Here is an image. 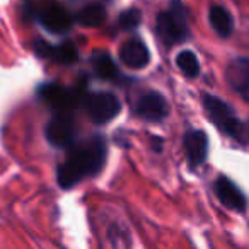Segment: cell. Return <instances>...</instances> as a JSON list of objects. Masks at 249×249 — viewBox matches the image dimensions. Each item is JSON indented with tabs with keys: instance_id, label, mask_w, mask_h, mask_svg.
Returning a JSON list of instances; mask_svg holds the SVG:
<instances>
[{
	"instance_id": "obj_1",
	"label": "cell",
	"mask_w": 249,
	"mask_h": 249,
	"mask_svg": "<svg viewBox=\"0 0 249 249\" xmlns=\"http://www.w3.org/2000/svg\"><path fill=\"white\" fill-rule=\"evenodd\" d=\"M106 140L101 135L77 142L69 149L67 159L56 167V181L63 190H70L84 178H92L101 173L106 164Z\"/></svg>"
},
{
	"instance_id": "obj_2",
	"label": "cell",
	"mask_w": 249,
	"mask_h": 249,
	"mask_svg": "<svg viewBox=\"0 0 249 249\" xmlns=\"http://www.w3.org/2000/svg\"><path fill=\"white\" fill-rule=\"evenodd\" d=\"M201 103H203V109L207 113L208 120L222 133H225L231 139L239 140L242 143L249 142V126L235 116V113L227 103L218 99L217 96H212V94H203L201 96Z\"/></svg>"
},
{
	"instance_id": "obj_3",
	"label": "cell",
	"mask_w": 249,
	"mask_h": 249,
	"mask_svg": "<svg viewBox=\"0 0 249 249\" xmlns=\"http://www.w3.org/2000/svg\"><path fill=\"white\" fill-rule=\"evenodd\" d=\"M156 33L166 46H174L190 38L188 11L181 2H173L169 9L156 18Z\"/></svg>"
},
{
	"instance_id": "obj_4",
	"label": "cell",
	"mask_w": 249,
	"mask_h": 249,
	"mask_svg": "<svg viewBox=\"0 0 249 249\" xmlns=\"http://www.w3.org/2000/svg\"><path fill=\"white\" fill-rule=\"evenodd\" d=\"M84 109L96 124L114 120L121 111V103L113 92H94L84 97Z\"/></svg>"
},
{
	"instance_id": "obj_5",
	"label": "cell",
	"mask_w": 249,
	"mask_h": 249,
	"mask_svg": "<svg viewBox=\"0 0 249 249\" xmlns=\"http://www.w3.org/2000/svg\"><path fill=\"white\" fill-rule=\"evenodd\" d=\"M48 142L60 149H70L77 143V128L72 114H55L45 128Z\"/></svg>"
},
{
	"instance_id": "obj_6",
	"label": "cell",
	"mask_w": 249,
	"mask_h": 249,
	"mask_svg": "<svg viewBox=\"0 0 249 249\" xmlns=\"http://www.w3.org/2000/svg\"><path fill=\"white\" fill-rule=\"evenodd\" d=\"M35 16L43 28H46L52 33H56V35L67 33L73 24L72 14L67 11L65 5L58 4V2L41 4L38 7V11L35 12Z\"/></svg>"
},
{
	"instance_id": "obj_7",
	"label": "cell",
	"mask_w": 249,
	"mask_h": 249,
	"mask_svg": "<svg viewBox=\"0 0 249 249\" xmlns=\"http://www.w3.org/2000/svg\"><path fill=\"white\" fill-rule=\"evenodd\" d=\"M39 97L55 111V114H72L75 104L79 103V92L58 86V84H45L38 90Z\"/></svg>"
},
{
	"instance_id": "obj_8",
	"label": "cell",
	"mask_w": 249,
	"mask_h": 249,
	"mask_svg": "<svg viewBox=\"0 0 249 249\" xmlns=\"http://www.w3.org/2000/svg\"><path fill=\"white\" fill-rule=\"evenodd\" d=\"M135 114L147 121H160L169 114V104L160 92L149 90L139 97L135 104Z\"/></svg>"
},
{
	"instance_id": "obj_9",
	"label": "cell",
	"mask_w": 249,
	"mask_h": 249,
	"mask_svg": "<svg viewBox=\"0 0 249 249\" xmlns=\"http://www.w3.org/2000/svg\"><path fill=\"white\" fill-rule=\"evenodd\" d=\"M184 152H186L188 166L198 169L207 160L208 156V137L203 130H190L183 140Z\"/></svg>"
},
{
	"instance_id": "obj_10",
	"label": "cell",
	"mask_w": 249,
	"mask_h": 249,
	"mask_svg": "<svg viewBox=\"0 0 249 249\" xmlns=\"http://www.w3.org/2000/svg\"><path fill=\"white\" fill-rule=\"evenodd\" d=\"M213 191L217 195L218 201H220L224 207L231 208L235 212H244L248 207V200L242 195V191L229 179L227 176H218L217 181L213 183Z\"/></svg>"
},
{
	"instance_id": "obj_11",
	"label": "cell",
	"mask_w": 249,
	"mask_h": 249,
	"mask_svg": "<svg viewBox=\"0 0 249 249\" xmlns=\"http://www.w3.org/2000/svg\"><path fill=\"white\" fill-rule=\"evenodd\" d=\"M225 79L229 86L249 103V58H234L227 65Z\"/></svg>"
},
{
	"instance_id": "obj_12",
	"label": "cell",
	"mask_w": 249,
	"mask_h": 249,
	"mask_svg": "<svg viewBox=\"0 0 249 249\" xmlns=\"http://www.w3.org/2000/svg\"><path fill=\"white\" fill-rule=\"evenodd\" d=\"M35 52L39 56L45 58H52L56 63L62 65H72L79 60V50L72 41H63L60 45H48L45 41H36L35 43Z\"/></svg>"
},
{
	"instance_id": "obj_13",
	"label": "cell",
	"mask_w": 249,
	"mask_h": 249,
	"mask_svg": "<svg viewBox=\"0 0 249 249\" xmlns=\"http://www.w3.org/2000/svg\"><path fill=\"white\" fill-rule=\"evenodd\" d=\"M120 58L126 67L140 70L149 65L150 53L143 41H140V39H128V41H124L120 46Z\"/></svg>"
},
{
	"instance_id": "obj_14",
	"label": "cell",
	"mask_w": 249,
	"mask_h": 249,
	"mask_svg": "<svg viewBox=\"0 0 249 249\" xmlns=\"http://www.w3.org/2000/svg\"><path fill=\"white\" fill-rule=\"evenodd\" d=\"M208 21H210L213 31L224 39L229 38L234 31V19H232L231 12L222 5H212L208 11Z\"/></svg>"
},
{
	"instance_id": "obj_15",
	"label": "cell",
	"mask_w": 249,
	"mask_h": 249,
	"mask_svg": "<svg viewBox=\"0 0 249 249\" xmlns=\"http://www.w3.org/2000/svg\"><path fill=\"white\" fill-rule=\"evenodd\" d=\"M73 21L84 28H99L106 21V7L103 4H87L77 12Z\"/></svg>"
},
{
	"instance_id": "obj_16",
	"label": "cell",
	"mask_w": 249,
	"mask_h": 249,
	"mask_svg": "<svg viewBox=\"0 0 249 249\" xmlns=\"http://www.w3.org/2000/svg\"><path fill=\"white\" fill-rule=\"evenodd\" d=\"M92 63H94V72H96V75L101 77V79L113 80V79H118V75H120L114 60L111 58L109 55H106V53L96 55L92 60Z\"/></svg>"
},
{
	"instance_id": "obj_17",
	"label": "cell",
	"mask_w": 249,
	"mask_h": 249,
	"mask_svg": "<svg viewBox=\"0 0 249 249\" xmlns=\"http://www.w3.org/2000/svg\"><path fill=\"white\" fill-rule=\"evenodd\" d=\"M176 65L188 79H195V77L200 75V62H198V56L191 50H183L176 56Z\"/></svg>"
},
{
	"instance_id": "obj_18",
	"label": "cell",
	"mask_w": 249,
	"mask_h": 249,
	"mask_svg": "<svg viewBox=\"0 0 249 249\" xmlns=\"http://www.w3.org/2000/svg\"><path fill=\"white\" fill-rule=\"evenodd\" d=\"M118 22L123 29H135L142 22V12L139 9H126L120 14Z\"/></svg>"
},
{
	"instance_id": "obj_19",
	"label": "cell",
	"mask_w": 249,
	"mask_h": 249,
	"mask_svg": "<svg viewBox=\"0 0 249 249\" xmlns=\"http://www.w3.org/2000/svg\"><path fill=\"white\" fill-rule=\"evenodd\" d=\"M150 142H152L156 152H162V140L157 139V137H150Z\"/></svg>"
}]
</instances>
